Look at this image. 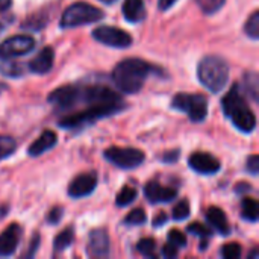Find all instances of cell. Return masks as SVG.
Wrapping results in <instances>:
<instances>
[{
	"label": "cell",
	"instance_id": "obj_1",
	"mask_svg": "<svg viewBox=\"0 0 259 259\" xmlns=\"http://www.w3.org/2000/svg\"><path fill=\"white\" fill-rule=\"evenodd\" d=\"M152 70L149 62L138 58H129L115 65L112 70V80L121 93L135 94L143 88Z\"/></svg>",
	"mask_w": 259,
	"mask_h": 259
},
{
	"label": "cell",
	"instance_id": "obj_2",
	"mask_svg": "<svg viewBox=\"0 0 259 259\" xmlns=\"http://www.w3.org/2000/svg\"><path fill=\"white\" fill-rule=\"evenodd\" d=\"M222 108L225 114L232 120L237 129L244 134H250L256 127V117L246 103V99L240 90V85H232V88L222 99Z\"/></svg>",
	"mask_w": 259,
	"mask_h": 259
},
{
	"label": "cell",
	"instance_id": "obj_3",
	"mask_svg": "<svg viewBox=\"0 0 259 259\" xmlns=\"http://www.w3.org/2000/svg\"><path fill=\"white\" fill-rule=\"evenodd\" d=\"M197 77L206 90L211 93H220L229 80V67L223 58L208 55L199 62Z\"/></svg>",
	"mask_w": 259,
	"mask_h": 259
},
{
	"label": "cell",
	"instance_id": "obj_4",
	"mask_svg": "<svg viewBox=\"0 0 259 259\" xmlns=\"http://www.w3.org/2000/svg\"><path fill=\"white\" fill-rule=\"evenodd\" d=\"M124 109V103H100V105H90L87 109L68 115L62 118L58 124L62 129H77L87 124H93L100 118L109 117L112 114H117Z\"/></svg>",
	"mask_w": 259,
	"mask_h": 259
},
{
	"label": "cell",
	"instance_id": "obj_5",
	"mask_svg": "<svg viewBox=\"0 0 259 259\" xmlns=\"http://www.w3.org/2000/svg\"><path fill=\"white\" fill-rule=\"evenodd\" d=\"M103 11L85 3V2H77L70 5L64 12L59 20V26L62 29H71L76 26H83V24H91L97 23L103 18Z\"/></svg>",
	"mask_w": 259,
	"mask_h": 259
},
{
	"label": "cell",
	"instance_id": "obj_6",
	"mask_svg": "<svg viewBox=\"0 0 259 259\" xmlns=\"http://www.w3.org/2000/svg\"><path fill=\"white\" fill-rule=\"evenodd\" d=\"M171 108L185 112L191 121L200 123L208 115V99L202 94L179 93L173 97Z\"/></svg>",
	"mask_w": 259,
	"mask_h": 259
},
{
	"label": "cell",
	"instance_id": "obj_7",
	"mask_svg": "<svg viewBox=\"0 0 259 259\" xmlns=\"http://www.w3.org/2000/svg\"><path fill=\"white\" fill-rule=\"evenodd\" d=\"M105 159H108L112 165L123 168V170H132L140 167L146 155L143 150L140 149H134V147H108L103 153Z\"/></svg>",
	"mask_w": 259,
	"mask_h": 259
},
{
	"label": "cell",
	"instance_id": "obj_8",
	"mask_svg": "<svg viewBox=\"0 0 259 259\" xmlns=\"http://www.w3.org/2000/svg\"><path fill=\"white\" fill-rule=\"evenodd\" d=\"M93 38L99 42L115 47V49H127L132 46V36L126 30L112 26H99L93 30Z\"/></svg>",
	"mask_w": 259,
	"mask_h": 259
},
{
	"label": "cell",
	"instance_id": "obj_9",
	"mask_svg": "<svg viewBox=\"0 0 259 259\" xmlns=\"http://www.w3.org/2000/svg\"><path fill=\"white\" fill-rule=\"evenodd\" d=\"M35 47V39L29 35H15L5 39L0 44V59L9 61L17 56H23L32 52Z\"/></svg>",
	"mask_w": 259,
	"mask_h": 259
},
{
	"label": "cell",
	"instance_id": "obj_10",
	"mask_svg": "<svg viewBox=\"0 0 259 259\" xmlns=\"http://www.w3.org/2000/svg\"><path fill=\"white\" fill-rule=\"evenodd\" d=\"M47 102L61 111H67L80 102V88L77 85H65L52 91Z\"/></svg>",
	"mask_w": 259,
	"mask_h": 259
},
{
	"label": "cell",
	"instance_id": "obj_11",
	"mask_svg": "<svg viewBox=\"0 0 259 259\" xmlns=\"http://www.w3.org/2000/svg\"><path fill=\"white\" fill-rule=\"evenodd\" d=\"M188 164L190 167L199 173V175H203V176H209V175H215L220 171L222 168V164L220 161L211 155V153H206V152H194L190 159H188Z\"/></svg>",
	"mask_w": 259,
	"mask_h": 259
},
{
	"label": "cell",
	"instance_id": "obj_12",
	"mask_svg": "<svg viewBox=\"0 0 259 259\" xmlns=\"http://www.w3.org/2000/svg\"><path fill=\"white\" fill-rule=\"evenodd\" d=\"M97 175L94 171H90V173H82L79 176H76L70 185H68V196L73 197V199H82V197H87L90 196L96 187H97Z\"/></svg>",
	"mask_w": 259,
	"mask_h": 259
},
{
	"label": "cell",
	"instance_id": "obj_13",
	"mask_svg": "<svg viewBox=\"0 0 259 259\" xmlns=\"http://www.w3.org/2000/svg\"><path fill=\"white\" fill-rule=\"evenodd\" d=\"M21 235H23V228L18 223L9 225L0 234V256H11L17 250L21 241Z\"/></svg>",
	"mask_w": 259,
	"mask_h": 259
},
{
	"label": "cell",
	"instance_id": "obj_14",
	"mask_svg": "<svg viewBox=\"0 0 259 259\" xmlns=\"http://www.w3.org/2000/svg\"><path fill=\"white\" fill-rule=\"evenodd\" d=\"M87 253L91 258H105L109 255V235L105 229H94L90 232Z\"/></svg>",
	"mask_w": 259,
	"mask_h": 259
},
{
	"label": "cell",
	"instance_id": "obj_15",
	"mask_svg": "<svg viewBox=\"0 0 259 259\" xmlns=\"http://www.w3.org/2000/svg\"><path fill=\"white\" fill-rule=\"evenodd\" d=\"M144 196L152 205H156L162 202H171L178 196V190L162 187L158 181H150L144 187Z\"/></svg>",
	"mask_w": 259,
	"mask_h": 259
},
{
	"label": "cell",
	"instance_id": "obj_16",
	"mask_svg": "<svg viewBox=\"0 0 259 259\" xmlns=\"http://www.w3.org/2000/svg\"><path fill=\"white\" fill-rule=\"evenodd\" d=\"M53 62H55V52L52 47L47 46V47L41 49L39 53L29 61L27 68L35 74H46L52 70Z\"/></svg>",
	"mask_w": 259,
	"mask_h": 259
},
{
	"label": "cell",
	"instance_id": "obj_17",
	"mask_svg": "<svg viewBox=\"0 0 259 259\" xmlns=\"http://www.w3.org/2000/svg\"><path fill=\"white\" fill-rule=\"evenodd\" d=\"M58 143V137L53 131H44L27 149V155L29 156H39L42 153H46L47 150H50L52 147H55Z\"/></svg>",
	"mask_w": 259,
	"mask_h": 259
},
{
	"label": "cell",
	"instance_id": "obj_18",
	"mask_svg": "<svg viewBox=\"0 0 259 259\" xmlns=\"http://www.w3.org/2000/svg\"><path fill=\"white\" fill-rule=\"evenodd\" d=\"M206 222L209 223V226H212L220 235L228 237L231 234V226L228 222L226 214L219 208V206H211L206 211Z\"/></svg>",
	"mask_w": 259,
	"mask_h": 259
},
{
	"label": "cell",
	"instance_id": "obj_19",
	"mask_svg": "<svg viewBox=\"0 0 259 259\" xmlns=\"http://www.w3.org/2000/svg\"><path fill=\"white\" fill-rule=\"evenodd\" d=\"M121 11L129 23H140L146 18V6L143 0H124Z\"/></svg>",
	"mask_w": 259,
	"mask_h": 259
},
{
	"label": "cell",
	"instance_id": "obj_20",
	"mask_svg": "<svg viewBox=\"0 0 259 259\" xmlns=\"http://www.w3.org/2000/svg\"><path fill=\"white\" fill-rule=\"evenodd\" d=\"M241 217L246 222L256 223L259 217V205L258 202L252 197H244L241 202Z\"/></svg>",
	"mask_w": 259,
	"mask_h": 259
},
{
	"label": "cell",
	"instance_id": "obj_21",
	"mask_svg": "<svg viewBox=\"0 0 259 259\" xmlns=\"http://www.w3.org/2000/svg\"><path fill=\"white\" fill-rule=\"evenodd\" d=\"M74 241V229L73 228H67L62 232H59L53 241V249L55 252H64L65 249H68Z\"/></svg>",
	"mask_w": 259,
	"mask_h": 259
},
{
	"label": "cell",
	"instance_id": "obj_22",
	"mask_svg": "<svg viewBox=\"0 0 259 259\" xmlns=\"http://www.w3.org/2000/svg\"><path fill=\"white\" fill-rule=\"evenodd\" d=\"M244 32H246V35L250 38V39H253V41H256L259 38V12L258 11H255L250 17H249V20L246 21V24H244Z\"/></svg>",
	"mask_w": 259,
	"mask_h": 259
},
{
	"label": "cell",
	"instance_id": "obj_23",
	"mask_svg": "<svg viewBox=\"0 0 259 259\" xmlns=\"http://www.w3.org/2000/svg\"><path fill=\"white\" fill-rule=\"evenodd\" d=\"M137 250L146 258H156V241L153 238H143L137 243Z\"/></svg>",
	"mask_w": 259,
	"mask_h": 259
},
{
	"label": "cell",
	"instance_id": "obj_24",
	"mask_svg": "<svg viewBox=\"0 0 259 259\" xmlns=\"http://www.w3.org/2000/svg\"><path fill=\"white\" fill-rule=\"evenodd\" d=\"M137 190L135 188H131V187H123L120 190V193L117 194V199H115V203L117 206H126V205H131L135 199H137Z\"/></svg>",
	"mask_w": 259,
	"mask_h": 259
},
{
	"label": "cell",
	"instance_id": "obj_25",
	"mask_svg": "<svg viewBox=\"0 0 259 259\" xmlns=\"http://www.w3.org/2000/svg\"><path fill=\"white\" fill-rule=\"evenodd\" d=\"M244 85L247 94H250L253 102H258V74L256 73H247L244 74Z\"/></svg>",
	"mask_w": 259,
	"mask_h": 259
},
{
	"label": "cell",
	"instance_id": "obj_26",
	"mask_svg": "<svg viewBox=\"0 0 259 259\" xmlns=\"http://www.w3.org/2000/svg\"><path fill=\"white\" fill-rule=\"evenodd\" d=\"M15 149H17V143L14 138L0 135V161L11 156L15 152Z\"/></svg>",
	"mask_w": 259,
	"mask_h": 259
},
{
	"label": "cell",
	"instance_id": "obj_27",
	"mask_svg": "<svg viewBox=\"0 0 259 259\" xmlns=\"http://www.w3.org/2000/svg\"><path fill=\"white\" fill-rule=\"evenodd\" d=\"M225 3H226V0H197L199 8L208 15L219 12L225 6Z\"/></svg>",
	"mask_w": 259,
	"mask_h": 259
},
{
	"label": "cell",
	"instance_id": "obj_28",
	"mask_svg": "<svg viewBox=\"0 0 259 259\" xmlns=\"http://www.w3.org/2000/svg\"><path fill=\"white\" fill-rule=\"evenodd\" d=\"M0 73L3 76H8V77H21L24 74V70H23V65L21 64H15V62H6V64H2L0 65Z\"/></svg>",
	"mask_w": 259,
	"mask_h": 259
},
{
	"label": "cell",
	"instance_id": "obj_29",
	"mask_svg": "<svg viewBox=\"0 0 259 259\" xmlns=\"http://www.w3.org/2000/svg\"><path fill=\"white\" fill-rule=\"evenodd\" d=\"M147 222V215L143 209L137 208L134 211H131L126 219H124V225H129V226H141Z\"/></svg>",
	"mask_w": 259,
	"mask_h": 259
},
{
	"label": "cell",
	"instance_id": "obj_30",
	"mask_svg": "<svg viewBox=\"0 0 259 259\" xmlns=\"http://www.w3.org/2000/svg\"><path fill=\"white\" fill-rule=\"evenodd\" d=\"M220 255L225 259H240L241 256V246L238 243H228L222 246Z\"/></svg>",
	"mask_w": 259,
	"mask_h": 259
},
{
	"label": "cell",
	"instance_id": "obj_31",
	"mask_svg": "<svg viewBox=\"0 0 259 259\" xmlns=\"http://www.w3.org/2000/svg\"><path fill=\"white\" fill-rule=\"evenodd\" d=\"M187 232L190 235H194V237H199V238H209L212 235L211 229L208 226H205L203 223H191L188 228H187Z\"/></svg>",
	"mask_w": 259,
	"mask_h": 259
},
{
	"label": "cell",
	"instance_id": "obj_32",
	"mask_svg": "<svg viewBox=\"0 0 259 259\" xmlns=\"http://www.w3.org/2000/svg\"><path fill=\"white\" fill-rule=\"evenodd\" d=\"M188 217H190V202L181 200L173 209V219L176 222H182V220H187Z\"/></svg>",
	"mask_w": 259,
	"mask_h": 259
},
{
	"label": "cell",
	"instance_id": "obj_33",
	"mask_svg": "<svg viewBox=\"0 0 259 259\" xmlns=\"http://www.w3.org/2000/svg\"><path fill=\"white\" fill-rule=\"evenodd\" d=\"M168 243H171V244H175L176 247H187V237L181 232V231H178V229H171L170 232H168Z\"/></svg>",
	"mask_w": 259,
	"mask_h": 259
},
{
	"label": "cell",
	"instance_id": "obj_34",
	"mask_svg": "<svg viewBox=\"0 0 259 259\" xmlns=\"http://www.w3.org/2000/svg\"><path fill=\"white\" fill-rule=\"evenodd\" d=\"M246 168L247 171L252 175V176H256L259 173V156L258 155H252L247 158V164H246Z\"/></svg>",
	"mask_w": 259,
	"mask_h": 259
},
{
	"label": "cell",
	"instance_id": "obj_35",
	"mask_svg": "<svg viewBox=\"0 0 259 259\" xmlns=\"http://www.w3.org/2000/svg\"><path fill=\"white\" fill-rule=\"evenodd\" d=\"M62 214H64L62 208L61 206H55V208L50 209V212L47 215V222L50 225H58L61 222V219H62Z\"/></svg>",
	"mask_w": 259,
	"mask_h": 259
},
{
	"label": "cell",
	"instance_id": "obj_36",
	"mask_svg": "<svg viewBox=\"0 0 259 259\" xmlns=\"http://www.w3.org/2000/svg\"><path fill=\"white\" fill-rule=\"evenodd\" d=\"M178 253H179V247H176V246L171 244V243H167V244L162 247V256H164V258L173 259L178 256Z\"/></svg>",
	"mask_w": 259,
	"mask_h": 259
},
{
	"label": "cell",
	"instance_id": "obj_37",
	"mask_svg": "<svg viewBox=\"0 0 259 259\" xmlns=\"http://www.w3.org/2000/svg\"><path fill=\"white\" fill-rule=\"evenodd\" d=\"M161 159H162L165 164H173V162H176V161L179 159V150H170V152L164 153Z\"/></svg>",
	"mask_w": 259,
	"mask_h": 259
},
{
	"label": "cell",
	"instance_id": "obj_38",
	"mask_svg": "<svg viewBox=\"0 0 259 259\" xmlns=\"http://www.w3.org/2000/svg\"><path fill=\"white\" fill-rule=\"evenodd\" d=\"M38 244H39V237H38V234H35L33 235V240H32V244H30V252H27V255L26 256H33L35 255V252H36V249H38Z\"/></svg>",
	"mask_w": 259,
	"mask_h": 259
},
{
	"label": "cell",
	"instance_id": "obj_39",
	"mask_svg": "<svg viewBox=\"0 0 259 259\" xmlns=\"http://www.w3.org/2000/svg\"><path fill=\"white\" fill-rule=\"evenodd\" d=\"M178 0H158V8L161 11H168Z\"/></svg>",
	"mask_w": 259,
	"mask_h": 259
},
{
	"label": "cell",
	"instance_id": "obj_40",
	"mask_svg": "<svg viewBox=\"0 0 259 259\" xmlns=\"http://www.w3.org/2000/svg\"><path fill=\"white\" fill-rule=\"evenodd\" d=\"M167 223V215L164 214V212H161V214H158L156 217H155V220H153V226L155 228H159V226H164Z\"/></svg>",
	"mask_w": 259,
	"mask_h": 259
},
{
	"label": "cell",
	"instance_id": "obj_41",
	"mask_svg": "<svg viewBox=\"0 0 259 259\" xmlns=\"http://www.w3.org/2000/svg\"><path fill=\"white\" fill-rule=\"evenodd\" d=\"M12 5V0H0V14L8 11Z\"/></svg>",
	"mask_w": 259,
	"mask_h": 259
},
{
	"label": "cell",
	"instance_id": "obj_42",
	"mask_svg": "<svg viewBox=\"0 0 259 259\" xmlns=\"http://www.w3.org/2000/svg\"><path fill=\"white\" fill-rule=\"evenodd\" d=\"M250 258H252V259H259L258 250H256V249H255V250H253V252H252V253H250Z\"/></svg>",
	"mask_w": 259,
	"mask_h": 259
},
{
	"label": "cell",
	"instance_id": "obj_43",
	"mask_svg": "<svg viewBox=\"0 0 259 259\" xmlns=\"http://www.w3.org/2000/svg\"><path fill=\"white\" fill-rule=\"evenodd\" d=\"M100 2H103V3H106V5H112L115 0H100Z\"/></svg>",
	"mask_w": 259,
	"mask_h": 259
},
{
	"label": "cell",
	"instance_id": "obj_44",
	"mask_svg": "<svg viewBox=\"0 0 259 259\" xmlns=\"http://www.w3.org/2000/svg\"><path fill=\"white\" fill-rule=\"evenodd\" d=\"M2 32H3V24L0 23V33H2Z\"/></svg>",
	"mask_w": 259,
	"mask_h": 259
}]
</instances>
